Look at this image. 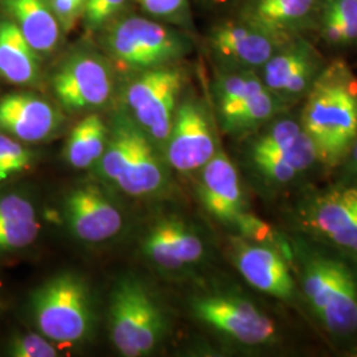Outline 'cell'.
<instances>
[{"label": "cell", "instance_id": "10", "mask_svg": "<svg viewBox=\"0 0 357 357\" xmlns=\"http://www.w3.org/2000/svg\"><path fill=\"white\" fill-rule=\"evenodd\" d=\"M52 86L66 110L82 112L107 102L114 81L109 65L101 57L77 53L54 73Z\"/></svg>", "mask_w": 357, "mask_h": 357}, {"label": "cell", "instance_id": "32", "mask_svg": "<svg viewBox=\"0 0 357 357\" xmlns=\"http://www.w3.org/2000/svg\"><path fill=\"white\" fill-rule=\"evenodd\" d=\"M142 6L155 16H174L183 7L185 0H139Z\"/></svg>", "mask_w": 357, "mask_h": 357}, {"label": "cell", "instance_id": "6", "mask_svg": "<svg viewBox=\"0 0 357 357\" xmlns=\"http://www.w3.org/2000/svg\"><path fill=\"white\" fill-rule=\"evenodd\" d=\"M301 231L357 257V180L317 190L299 200Z\"/></svg>", "mask_w": 357, "mask_h": 357}, {"label": "cell", "instance_id": "1", "mask_svg": "<svg viewBox=\"0 0 357 357\" xmlns=\"http://www.w3.org/2000/svg\"><path fill=\"white\" fill-rule=\"evenodd\" d=\"M303 302L336 342L357 344V257L302 231L286 237Z\"/></svg>", "mask_w": 357, "mask_h": 357}, {"label": "cell", "instance_id": "34", "mask_svg": "<svg viewBox=\"0 0 357 357\" xmlns=\"http://www.w3.org/2000/svg\"><path fill=\"white\" fill-rule=\"evenodd\" d=\"M345 355L357 357V344L351 345V347L345 351Z\"/></svg>", "mask_w": 357, "mask_h": 357}, {"label": "cell", "instance_id": "33", "mask_svg": "<svg viewBox=\"0 0 357 357\" xmlns=\"http://www.w3.org/2000/svg\"><path fill=\"white\" fill-rule=\"evenodd\" d=\"M337 167L342 168L343 180H357V139Z\"/></svg>", "mask_w": 357, "mask_h": 357}, {"label": "cell", "instance_id": "14", "mask_svg": "<svg viewBox=\"0 0 357 357\" xmlns=\"http://www.w3.org/2000/svg\"><path fill=\"white\" fill-rule=\"evenodd\" d=\"M61 125L56 107L35 93L13 91L0 97V131L26 144L50 139Z\"/></svg>", "mask_w": 357, "mask_h": 357}, {"label": "cell", "instance_id": "28", "mask_svg": "<svg viewBox=\"0 0 357 357\" xmlns=\"http://www.w3.org/2000/svg\"><path fill=\"white\" fill-rule=\"evenodd\" d=\"M36 163V155L26 143L0 131V187L23 176Z\"/></svg>", "mask_w": 357, "mask_h": 357}, {"label": "cell", "instance_id": "27", "mask_svg": "<svg viewBox=\"0 0 357 357\" xmlns=\"http://www.w3.org/2000/svg\"><path fill=\"white\" fill-rule=\"evenodd\" d=\"M323 33L332 44L357 40V0H327L323 13Z\"/></svg>", "mask_w": 357, "mask_h": 357}, {"label": "cell", "instance_id": "18", "mask_svg": "<svg viewBox=\"0 0 357 357\" xmlns=\"http://www.w3.org/2000/svg\"><path fill=\"white\" fill-rule=\"evenodd\" d=\"M166 184V174L153 141L139 126L131 125V147L126 163L115 181L121 191L143 197L160 191Z\"/></svg>", "mask_w": 357, "mask_h": 357}, {"label": "cell", "instance_id": "8", "mask_svg": "<svg viewBox=\"0 0 357 357\" xmlns=\"http://www.w3.org/2000/svg\"><path fill=\"white\" fill-rule=\"evenodd\" d=\"M106 47L118 64L150 70L178 59L184 52V41L166 26L143 17H128L110 29Z\"/></svg>", "mask_w": 357, "mask_h": 357}, {"label": "cell", "instance_id": "29", "mask_svg": "<svg viewBox=\"0 0 357 357\" xmlns=\"http://www.w3.org/2000/svg\"><path fill=\"white\" fill-rule=\"evenodd\" d=\"M4 355L11 357H56L57 348L47 336L33 332L13 333L4 347Z\"/></svg>", "mask_w": 357, "mask_h": 357}, {"label": "cell", "instance_id": "2", "mask_svg": "<svg viewBox=\"0 0 357 357\" xmlns=\"http://www.w3.org/2000/svg\"><path fill=\"white\" fill-rule=\"evenodd\" d=\"M306 96L301 125L319 163L337 167L357 139V77L336 60L320 70Z\"/></svg>", "mask_w": 357, "mask_h": 357}, {"label": "cell", "instance_id": "24", "mask_svg": "<svg viewBox=\"0 0 357 357\" xmlns=\"http://www.w3.org/2000/svg\"><path fill=\"white\" fill-rule=\"evenodd\" d=\"M315 0H257L253 8L255 26L268 33H283L305 20Z\"/></svg>", "mask_w": 357, "mask_h": 357}, {"label": "cell", "instance_id": "12", "mask_svg": "<svg viewBox=\"0 0 357 357\" xmlns=\"http://www.w3.org/2000/svg\"><path fill=\"white\" fill-rule=\"evenodd\" d=\"M64 216L70 231L85 243H103L123 228V215L96 184H84L65 196Z\"/></svg>", "mask_w": 357, "mask_h": 357}, {"label": "cell", "instance_id": "4", "mask_svg": "<svg viewBox=\"0 0 357 357\" xmlns=\"http://www.w3.org/2000/svg\"><path fill=\"white\" fill-rule=\"evenodd\" d=\"M110 336L126 357L146 356L162 343L167 321L151 293L135 278L116 283L110 302Z\"/></svg>", "mask_w": 357, "mask_h": 357}, {"label": "cell", "instance_id": "19", "mask_svg": "<svg viewBox=\"0 0 357 357\" xmlns=\"http://www.w3.org/2000/svg\"><path fill=\"white\" fill-rule=\"evenodd\" d=\"M217 53L233 63L245 66H264L277 52L273 35L261 28L224 24L212 38Z\"/></svg>", "mask_w": 357, "mask_h": 357}, {"label": "cell", "instance_id": "25", "mask_svg": "<svg viewBox=\"0 0 357 357\" xmlns=\"http://www.w3.org/2000/svg\"><path fill=\"white\" fill-rule=\"evenodd\" d=\"M282 100L265 86L253 94L243 106L222 122V130L228 134H243L264 126L280 112Z\"/></svg>", "mask_w": 357, "mask_h": 357}, {"label": "cell", "instance_id": "3", "mask_svg": "<svg viewBox=\"0 0 357 357\" xmlns=\"http://www.w3.org/2000/svg\"><path fill=\"white\" fill-rule=\"evenodd\" d=\"M26 310L36 330L53 343L79 344L94 328L89 286L76 273H60L38 284Z\"/></svg>", "mask_w": 357, "mask_h": 357}, {"label": "cell", "instance_id": "5", "mask_svg": "<svg viewBox=\"0 0 357 357\" xmlns=\"http://www.w3.org/2000/svg\"><path fill=\"white\" fill-rule=\"evenodd\" d=\"M191 311L196 319L236 344L264 348L280 342L275 320L241 294H199L191 299Z\"/></svg>", "mask_w": 357, "mask_h": 357}, {"label": "cell", "instance_id": "30", "mask_svg": "<svg viewBox=\"0 0 357 357\" xmlns=\"http://www.w3.org/2000/svg\"><path fill=\"white\" fill-rule=\"evenodd\" d=\"M126 0H86L85 22L91 29L103 26L112 16L118 13Z\"/></svg>", "mask_w": 357, "mask_h": 357}, {"label": "cell", "instance_id": "26", "mask_svg": "<svg viewBox=\"0 0 357 357\" xmlns=\"http://www.w3.org/2000/svg\"><path fill=\"white\" fill-rule=\"evenodd\" d=\"M264 88V82L250 73L222 77L217 84V103L221 123L236 114L243 103Z\"/></svg>", "mask_w": 357, "mask_h": 357}, {"label": "cell", "instance_id": "31", "mask_svg": "<svg viewBox=\"0 0 357 357\" xmlns=\"http://www.w3.org/2000/svg\"><path fill=\"white\" fill-rule=\"evenodd\" d=\"M52 11L65 29H70L79 13L85 10L86 0H47Z\"/></svg>", "mask_w": 357, "mask_h": 357}, {"label": "cell", "instance_id": "17", "mask_svg": "<svg viewBox=\"0 0 357 357\" xmlns=\"http://www.w3.org/2000/svg\"><path fill=\"white\" fill-rule=\"evenodd\" d=\"M41 224L33 200L20 190L0 191V258L36 243Z\"/></svg>", "mask_w": 357, "mask_h": 357}, {"label": "cell", "instance_id": "22", "mask_svg": "<svg viewBox=\"0 0 357 357\" xmlns=\"http://www.w3.org/2000/svg\"><path fill=\"white\" fill-rule=\"evenodd\" d=\"M249 156L258 176L270 187L281 190L294 184L319 163L310 137L286 153H249Z\"/></svg>", "mask_w": 357, "mask_h": 357}, {"label": "cell", "instance_id": "11", "mask_svg": "<svg viewBox=\"0 0 357 357\" xmlns=\"http://www.w3.org/2000/svg\"><path fill=\"white\" fill-rule=\"evenodd\" d=\"M217 144L204 106L185 100L174 116L166 142L167 160L180 172L202 169L216 155Z\"/></svg>", "mask_w": 357, "mask_h": 357}, {"label": "cell", "instance_id": "9", "mask_svg": "<svg viewBox=\"0 0 357 357\" xmlns=\"http://www.w3.org/2000/svg\"><path fill=\"white\" fill-rule=\"evenodd\" d=\"M183 77L174 68H155L138 77L126 91V102L138 126L156 143L171 132Z\"/></svg>", "mask_w": 357, "mask_h": 357}, {"label": "cell", "instance_id": "13", "mask_svg": "<svg viewBox=\"0 0 357 357\" xmlns=\"http://www.w3.org/2000/svg\"><path fill=\"white\" fill-rule=\"evenodd\" d=\"M142 248L153 265L167 271L195 265L205 255L203 237L178 217H167L155 222L146 233Z\"/></svg>", "mask_w": 357, "mask_h": 357}, {"label": "cell", "instance_id": "7", "mask_svg": "<svg viewBox=\"0 0 357 357\" xmlns=\"http://www.w3.org/2000/svg\"><path fill=\"white\" fill-rule=\"evenodd\" d=\"M230 246L234 266L255 290L291 306L303 301L287 257L286 238L282 245H277L238 236L231 238Z\"/></svg>", "mask_w": 357, "mask_h": 357}, {"label": "cell", "instance_id": "16", "mask_svg": "<svg viewBox=\"0 0 357 357\" xmlns=\"http://www.w3.org/2000/svg\"><path fill=\"white\" fill-rule=\"evenodd\" d=\"M321 69L317 53L299 43L273 54L264 65L262 82L281 100L298 98L307 94Z\"/></svg>", "mask_w": 357, "mask_h": 357}, {"label": "cell", "instance_id": "23", "mask_svg": "<svg viewBox=\"0 0 357 357\" xmlns=\"http://www.w3.org/2000/svg\"><path fill=\"white\" fill-rule=\"evenodd\" d=\"M109 132L98 114H90L72 130L66 147V162L75 168H88L101 159L107 144Z\"/></svg>", "mask_w": 357, "mask_h": 357}, {"label": "cell", "instance_id": "15", "mask_svg": "<svg viewBox=\"0 0 357 357\" xmlns=\"http://www.w3.org/2000/svg\"><path fill=\"white\" fill-rule=\"evenodd\" d=\"M200 172L199 196L206 212L234 228L245 213L243 187L236 167L225 153L217 151Z\"/></svg>", "mask_w": 357, "mask_h": 357}, {"label": "cell", "instance_id": "20", "mask_svg": "<svg viewBox=\"0 0 357 357\" xmlns=\"http://www.w3.org/2000/svg\"><path fill=\"white\" fill-rule=\"evenodd\" d=\"M0 7L38 54L56 48L60 26L47 0H0Z\"/></svg>", "mask_w": 357, "mask_h": 357}, {"label": "cell", "instance_id": "21", "mask_svg": "<svg viewBox=\"0 0 357 357\" xmlns=\"http://www.w3.org/2000/svg\"><path fill=\"white\" fill-rule=\"evenodd\" d=\"M0 79L35 85L40 79V59L10 17H0Z\"/></svg>", "mask_w": 357, "mask_h": 357}]
</instances>
